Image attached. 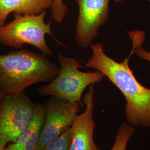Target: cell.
<instances>
[{"instance_id":"cell-1","label":"cell","mask_w":150,"mask_h":150,"mask_svg":"<svg viewBox=\"0 0 150 150\" xmlns=\"http://www.w3.org/2000/svg\"><path fill=\"white\" fill-rule=\"evenodd\" d=\"M90 47L92 55L85 66L101 72L122 93L126 122L134 128H150V88L139 83L129 67L133 50L118 62L107 56L101 43H92Z\"/></svg>"},{"instance_id":"cell-2","label":"cell","mask_w":150,"mask_h":150,"mask_svg":"<svg viewBox=\"0 0 150 150\" xmlns=\"http://www.w3.org/2000/svg\"><path fill=\"white\" fill-rule=\"evenodd\" d=\"M59 70L47 56L27 49L0 54V91L4 96L20 93L29 86L52 80Z\"/></svg>"},{"instance_id":"cell-3","label":"cell","mask_w":150,"mask_h":150,"mask_svg":"<svg viewBox=\"0 0 150 150\" xmlns=\"http://www.w3.org/2000/svg\"><path fill=\"white\" fill-rule=\"evenodd\" d=\"M59 74L47 85L38 90L42 96H51L71 102H77L83 107L82 95L86 88L100 82L104 75L99 71L83 72L79 70L83 66L81 61L59 54Z\"/></svg>"},{"instance_id":"cell-4","label":"cell","mask_w":150,"mask_h":150,"mask_svg":"<svg viewBox=\"0 0 150 150\" xmlns=\"http://www.w3.org/2000/svg\"><path fill=\"white\" fill-rule=\"evenodd\" d=\"M47 11L37 15L14 14L13 20L0 27V44L21 50L24 44L32 45L42 54L52 56L53 52L47 45L45 36L48 34L56 42L65 46L54 37L51 31V21L45 22Z\"/></svg>"},{"instance_id":"cell-5","label":"cell","mask_w":150,"mask_h":150,"mask_svg":"<svg viewBox=\"0 0 150 150\" xmlns=\"http://www.w3.org/2000/svg\"><path fill=\"white\" fill-rule=\"evenodd\" d=\"M36 106L24 91L4 96L0 102V145L16 142L31 122Z\"/></svg>"},{"instance_id":"cell-6","label":"cell","mask_w":150,"mask_h":150,"mask_svg":"<svg viewBox=\"0 0 150 150\" xmlns=\"http://www.w3.org/2000/svg\"><path fill=\"white\" fill-rule=\"evenodd\" d=\"M45 106V116L38 150H41L72 127L80 104L51 97Z\"/></svg>"},{"instance_id":"cell-7","label":"cell","mask_w":150,"mask_h":150,"mask_svg":"<svg viewBox=\"0 0 150 150\" xmlns=\"http://www.w3.org/2000/svg\"><path fill=\"white\" fill-rule=\"evenodd\" d=\"M79 9L76 41L81 48L90 47L100 28L109 18L110 0H76Z\"/></svg>"},{"instance_id":"cell-8","label":"cell","mask_w":150,"mask_h":150,"mask_svg":"<svg viewBox=\"0 0 150 150\" xmlns=\"http://www.w3.org/2000/svg\"><path fill=\"white\" fill-rule=\"evenodd\" d=\"M94 85H91L83 97L85 109L79 114L71 127L72 138L69 150H101L94 140Z\"/></svg>"},{"instance_id":"cell-9","label":"cell","mask_w":150,"mask_h":150,"mask_svg":"<svg viewBox=\"0 0 150 150\" xmlns=\"http://www.w3.org/2000/svg\"><path fill=\"white\" fill-rule=\"evenodd\" d=\"M54 0H0V27L4 26L11 13L22 15H37L47 11Z\"/></svg>"},{"instance_id":"cell-10","label":"cell","mask_w":150,"mask_h":150,"mask_svg":"<svg viewBox=\"0 0 150 150\" xmlns=\"http://www.w3.org/2000/svg\"><path fill=\"white\" fill-rule=\"evenodd\" d=\"M45 116V106L37 104L31 122L15 142L6 146V150H38Z\"/></svg>"},{"instance_id":"cell-11","label":"cell","mask_w":150,"mask_h":150,"mask_svg":"<svg viewBox=\"0 0 150 150\" xmlns=\"http://www.w3.org/2000/svg\"><path fill=\"white\" fill-rule=\"evenodd\" d=\"M134 127L127 122L122 123L118 128L115 142L111 150H126L129 139L134 134Z\"/></svg>"},{"instance_id":"cell-12","label":"cell","mask_w":150,"mask_h":150,"mask_svg":"<svg viewBox=\"0 0 150 150\" xmlns=\"http://www.w3.org/2000/svg\"><path fill=\"white\" fill-rule=\"evenodd\" d=\"M129 36L132 42L133 52L140 59L150 62V52L146 50L142 45L145 40V34L142 31H128Z\"/></svg>"},{"instance_id":"cell-13","label":"cell","mask_w":150,"mask_h":150,"mask_svg":"<svg viewBox=\"0 0 150 150\" xmlns=\"http://www.w3.org/2000/svg\"><path fill=\"white\" fill-rule=\"evenodd\" d=\"M72 138L71 127L40 150H69Z\"/></svg>"},{"instance_id":"cell-14","label":"cell","mask_w":150,"mask_h":150,"mask_svg":"<svg viewBox=\"0 0 150 150\" xmlns=\"http://www.w3.org/2000/svg\"><path fill=\"white\" fill-rule=\"evenodd\" d=\"M50 9L54 21L58 23L63 22L69 12L68 7L64 3L63 0H54Z\"/></svg>"},{"instance_id":"cell-15","label":"cell","mask_w":150,"mask_h":150,"mask_svg":"<svg viewBox=\"0 0 150 150\" xmlns=\"http://www.w3.org/2000/svg\"><path fill=\"white\" fill-rule=\"evenodd\" d=\"M0 150H6V146L0 145Z\"/></svg>"},{"instance_id":"cell-16","label":"cell","mask_w":150,"mask_h":150,"mask_svg":"<svg viewBox=\"0 0 150 150\" xmlns=\"http://www.w3.org/2000/svg\"><path fill=\"white\" fill-rule=\"evenodd\" d=\"M3 97H4V95H3V94H2V93L0 91V102H1V101L2 100V99Z\"/></svg>"},{"instance_id":"cell-17","label":"cell","mask_w":150,"mask_h":150,"mask_svg":"<svg viewBox=\"0 0 150 150\" xmlns=\"http://www.w3.org/2000/svg\"><path fill=\"white\" fill-rule=\"evenodd\" d=\"M114 1H115V2L117 3V2H121V1H122V0H114Z\"/></svg>"},{"instance_id":"cell-18","label":"cell","mask_w":150,"mask_h":150,"mask_svg":"<svg viewBox=\"0 0 150 150\" xmlns=\"http://www.w3.org/2000/svg\"><path fill=\"white\" fill-rule=\"evenodd\" d=\"M149 1H150V0H149Z\"/></svg>"}]
</instances>
